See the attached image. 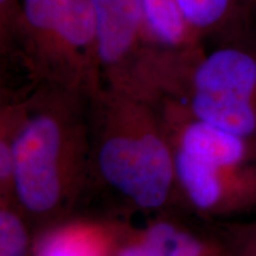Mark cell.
<instances>
[{
    "instance_id": "cell-4",
    "label": "cell",
    "mask_w": 256,
    "mask_h": 256,
    "mask_svg": "<svg viewBox=\"0 0 256 256\" xmlns=\"http://www.w3.org/2000/svg\"><path fill=\"white\" fill-rule=\"evenodd\" d=\"M12 56L32 86H56L92 96L104 82L90 0H23Z\"/></svg>"
},
{
    "instance_id": "cell-2",
    "label": "cell",
    "mask_w": 256,
    "mask_h": 256,
    "mask_svg": "<svg viewBox=\"0 0 256 256\" xmlns=\"http://www.w3.org/2000/svg\"><path fill=\"white\" fill-rule=\"evenodd\" d=\"M88 115L92 184L138 212L177 210L174 148L159 108L102 86Z\"/></svg>"
},
{
    "instance_id": "cell-9",
    "label": "cell",
    "mask_w": 256,
    "mask_h": 256,
    "mask_svg": "<svg viewBox=\"0 0 256 256\" xmlns=\"http://www.w3.org/2000/svg\"><path fill=\"white\" fill-rule=\"evenodd\" d=\"M151 44L156 49L188 51L203 46L178 0H140Z\"/></svg>"
},
{
    "instance_id": "cell-7",
    "label": "cell",
    "mask_w": 256,
    "mask_h": 256,
    "mask_svg": "<svg viewBox=\"0 0 256 256\" xmlns=\"http://www.w3.org/2000/svg\"><path fill=\"white\" fill-rule=\"evenodd\" d=\"M179 210L156 214L142 229L126 226L118 256H211L218 249L188 226Z\"/></svg>"
},
{
    "instance_id": "cell-5",
    "label": "cell",
    "mask_w": 256,
    "mask_h": 256,
    "mask_svg": "<svg viewBox=\"0 0 256 256\" xmlns=\"http://www.w3.org/2000/svg\"><path fill=\"white\" fill-rule=\"evenodd\" d=\"M162 101L256 142V46L232 38L210 52L204 46L188 51L172 69Z\"/></svg>"
},
{
    "instance_id": "cell-13",
    "label": "cell",
    "mask_w": 256,
    "mask_h": 256,
    "mask_svg": "<svg viewBox=\"0 0 256 256\" xmlns=\"http://www.w3.org/2000/svg\"><path fill=\"white\" fill-rule=\"evenodd\" d=\"M224 230L235 256H256V220L229 223Z\"/></svg>"
},
{
    "instance_id": "cell-10",
    "label": "cell",
    "mask_w": 256,
    "mask_h": 256,
    "mask_svg": "<svg viewBox=\"0 0 256 256\" xmlns=\"http://www.w3.org/2000/svg\"><path fill=\"white\" fill-rule=\"evenodd\" d=\"M188 22L196 34L209 36L232 34L244 20L246 0H178Z\"/></svg>"
},
{
    "instance_id": "cell-11",
    "label": "cell",
    "mask_w": 256,
    "mask_h": 256,
    "mask_svg": "<svg viewBox=\"0 0 256 256\" xmlns=\"http://www.w3.org/2000/svg\"><path fill=\"white\" fill-rule=\"evenodd\" d=\"M32 226L11 198L0 200V256H26Z\"/></svg>"
},
{
    "instance_id": "cell-8",
    "label": "cell",
    "mask_w": 256,
    "mask_h": 256,
    "mask_svg": "<svg viewBox=\"0 0 256 256\" xmlns=\"http://www.w3.org/2000/svg\"><path fill=\"white\" fill-rule=\"evenodd\" d=\"M126 222L75 215L40 229L36 256H106L119 243Z\"/></svg>"
},
{
    "instance_id": "cell-1",
    "label": "cell",
    "mask_w": 256,
    "mask_h": 256,
    "mask_svg": "<svg viewBox=\"0 0 256 256\" xmlns=\"http://www.w3.org/2000/svg\"><path fill=\"white\" fill-rule=\"evenodd\" d=\"M87 92L32 86L14 98L12 200L32 229L74 215L90 188V134Z\"/></svg>"
},
{
    "instance_id": "cell-12",
    "label": "cell",
    "mask_w": 256,
    "mask_h": 256,
    "mask_svg": "<svg viewBox=\"0 0 256 256\" xmlns=\"http://www.w3.org/2000/svg\"><path fill=\"white\" fill-rule=\"evenodd\" d=\"M23 16V0H0V48L5 56L14 54Z\"/></svg>"
},
{
    "instance_id": "cell-6",
    "label": "cell",
    "mask_w": 256,
    "mask_h": 256,
    "mask_svg": "<svg viewBox=\"0 0 256 256\" xmlns=\"http://www.w3.org/2000/svg\"><path fill=\"white\" fill-rule=\"evenodd\" d=\"M95 12L98 56L104 86L126 92L150 50L140 0H90Z\"/></svg>"
},
{
    "instance_id": "cell-14",
    "label": "cell",
    "mask_w": 256,
    "mask_h": 256,
    "mask_svg": "<svg viewBox=\"0 0 256 256\" xmlns=\"http://www.w3.org/2000/svg\"><path fill=\"white\" fill-rule=\"evenodd\" d=\"M254 2H255V4H256V0H254Z\"/></svg>"
},
{
    "instance_id": "cell-3",
    "label": "cell",
    "mask_w": 256,
    "mask_h": 256,
    "mask_svg": "<svg viewBox=\"0 0 256 256\" xmlns=\"http://www.w3.org/2000/svg\"><path fill=\"white\" fill-rule=\"evenodd\" d=\"M174 158L177 210L204 220L256 211V142L192 116L172 101L154 104Z\"/></svg>"
}]
</instances>
